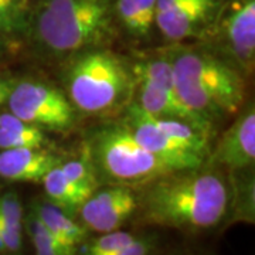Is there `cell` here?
<instances>
[{
  "instance_id": "obj_1",
  "label": "cell",
  "mask_w": 255,
  "mask_h": 255,
  "mask_svg": "<svg viewBox=\"0 0 255 255\" xmlns=\"http://www.w3.org/2000/svg\"><path fill=\"white\" fill-rule=\"evenodd\" d=\"M231 189L216 170H176L145 184L137 194L139 220L146 226L203 233L219 227L230 210Z\"/></svg>"
},
{
  "instance_id": "obj_2",
  "label": "cell",
  "mask_w": 255,
  "mask_h": 255,
  "mask_svg": "<svg viewBox=\"0 0 255 255\" xmlns=\"http://www.w3.org/2000/svg\"><path fill=\"white\" fill-rule=\"evenodd\" d=\"M172 61L174 91L179 100L213 124L214 118L237 115L246 101V82L240 71L216 55L184 50Z\"/></svg>"
},
{
  "instance_id": "obj_3",
  "label": "cell",
  "mask_w": 255,
  "mask_h": 255,
  "mask_svg": "<svg viewBox=\"0 0 255 255\" xmlns=\"http://www.w3.org/2000/svg\"><path fill=\"white\" fill-rule=\"evenodd\" d=\"M114 0H44L36 16L37 41L53 54L100 46L112 33Z\"/></svg>"
},
{
  "instance_id": "obj_4",
  "label": "cell",
  "mask_w": 255,
  "mask_h": 255,
  "mask_svg": "<svg viewBox=\"0 0 255 255\" xmlns=\"http://www.w3.org/2000/svg\"><path fill=\"white\" fill-rule=\"evenodd\" d=\"M65 81L74 108L92 115L119 108L136 87L127 63L107 50H87L77 55Z\"/></svg>"
},
{
  "instance_id": "obj_5",
  "label": "cell",
  "mask_w": 255,
  "mask_h": 255,
  "mask_svg": "<svg viewBox=\"0 0 255 255\" xmlns=\"http://www.w3.org/2000/svg\"><path fill=\"white\" fill-rule=\"evenodd\" d=\"M87 156L100 182L136 190L163 174L176 172L137 142L125 124L104 127L92 135Z\"/></svg>"
},
{
  "instance_id": "obj_6",
  "label": "cell",
  "mask_w": 255,
  "mask_h": 255,
  "mask_svg": "<svg viewBox=\"0 0 255 255\" xmlns=\"http://www.w3.org/2000/svg\"><path fill=\"white\" fill-rule=\"evenodd\" d=\"M6 102L14 117L41 129L68 130L75 122L71 101L46 82L24 80L13 84Z\"/></svg>"
},
{
  "instance_id": "obj_7",
  "label": "cell",
  "mask_w": 255,
  "mask_h": 255,
  "mask_svg": "<svg viewBox=\"0 0 255 255\" xmlns=\"http://www.w3.org/2000/svg\"><path fill=\"white\" fill-rule=\"evenodd\" d=\"M140 145L157 157L172 164L176 170L196 169L203 166L207 152L177 140L164 133L153 124L150 117L137 104H130L124 122Z\"/></svg>"
},
{
  "instance_id": "obj_8",
  "label": "cell",
  "mask_w": 255,
  "mask_h": 255,
  "mask_svg": "<svg viewBox=\"0 0 255 255\" xmlns=\"http://www.w3.org/2000/svg\"><path fill=\"white\" fill-rule=\"evenodd\" d=\"M137 210V193L132 187L110 184L97 189L78 210L80 223L88 231L105 234L121 230Z\"/></svg>"
},
{
  "instance_id": "obj_9",
  "label": "cell",
  "mask_w": 255,
  "mask_h": 255,
  "mask_svg": "<svg viewBox=\"0 0 255 255\" xmlns=\"http://www.w3.org/2000/svg\"><path fill=\"white\" fill-rule=\"evenodd\" d=\"M234 124L220 137L210 162L223 164L233 172L244 170L255 160V111L248 105L238 112Z\"/></svg>"
},
{
  "instance_id": "obj_10",
  "label": "cell",
  "mask_w": 255,
  "mask_h": 255,
  "mask_svg": "<svg viewBox=\"0 0 255 255\" xmlns=\"http://www.w3.org/2000/svg\"><path fill=\"white\" fill-rule=\"evenodd\" d=\"M228 51L246 73L255 63V0H238L223 24Z\"/></svg>"
},
{
  "instance_id": "obj_11",
  "label": "cell",
  "mask_w": 255,
  "mask_h": 255,
  "mask_svg": "<svg viewBox=\"0 0 255 255\" xmlns=\"http://www.w3.org/2000/svg\"><path fill=\"white\" fill-rule=\"evenodd\" d=\"M61 162L46 147H18L0 152V177L9 182L41 183L46 173Z\"/></svg>"
},
{
  "instance_id": "obj_12",
  "label": "cell",
  "mask_w": 255,
  "mask_h": 255,
  "mask_svg": "<svg viewBox=\"0 0 255 255\" xmlns=\"http://www.w3.org/2000/svg\"><path fill=\"white\" fill-rule=\"evenodd\" d=\"M217 0H191L179 7L157 13L155 26L169 41L197 36L216 11Z\"/></svg>"
},
{
  "instance_id": "obj_13",
  "label": "cell",
  "mask_w": 255,
  "mask_h": 255,
  "mask_svg": "<svg viewBox=\"0 0 255 255\" xmlns=\"http://www.w3.org/2000/svg\"><path fill=\"white\" fill-rule=\"evenodd\" d=\"M136 84L139 87V101L136 104L149 115L155 118L176 119L187 122L210 135L213 124L196 114L194 111L189 110L179 100L176 92L167 91L143 81H136Z\"/></svg>"
},
{
  "instance_id": "obj_14",
  "label": "cell",
  "mask_w": 255,
  "mask_h": 255,
  "mask_svg": "<svg viewBox=\"0 0 255 255\" xmlns=\"http://www.w3.org/2000/svg\"><path fill=\"white\" fill-rule=\"evenodd\" d=\"M31 210L44 224V227L57 238V241L63 244L71 254L77 255L78 247L87 240L90 231L80 221H77L75 217L67 214L64 210L46 199L36 201L31 206Z\"/></svg>"
},
{
  "instance_id": "obj_15",
  "label": "cell",
  "mask_w": 255,
  "mask_h": 255,
  "mask_svg": "<svg viewBox=\"0 0 255 255\" xmlns=\"http://www.w3.org/2000/svg\"><path fill=\"white\" fill-rule=\"evenodd\" d=\"M24 213L14 191L0 194V237L6 255H21Z\"/></svg>"
},
{
  "instance_id": "obj_16",
  "label": "cell",
  "mask_w": 255,
  "mask_h": 255,
  "mask_svg": "<svg viewBox=\"0 0 255 255\" xmlns=\"http://www.w3.org/2000/svg\"><path fill=\"white\" fill-rule=\"evenodd\" d=\"M48 143L41 128L27 124L11 112L0 115V150L18 147H46Z\"/></svg>"
},
{
  "instance_id": "obj_17",
  "label": "cell",
  "mask_w": 255,
  "mask_h": 255,
  "mask_svg": "<svg viewBox=\"0 0 255 255\" xmlns=\"http://www.w3.org/2000/svg\"><path fill=\"white\" fill-rule=\"evenodd\" d=\"M157 0H115V16L130 36L149 37L155 26Z\"/></svg>"
},
{
  "instance_id": "obj_18",
  "label": "cell",
  "mask_w": 255,
  "mask_h": 255,
  "mask_svg": "<svg viewBox=\"0 0 255 255\" xmlns=\"http://www.w3.org/2000/svg\"><path fill=\"white\" fill-rule=\"evenodd\" d=\"M43 187L46 193V200L64 210L67 214L77 217L78 210L85 201L84 196L74 187V184L64 174L60 163L50 169L43 177Z\"/></svg>"
},
{
  "instance_id": "obj_19",
  "label": "cell",
  "mask_w": 255,
  "mask_h": 255,
  "mask_svg": "<svg viewBox=\"0 0 255 255\" xmlns=\"http://www.w3.org/2000/svg\"><path fill=\"white\" fill-rule=\"evenodd\" d=\"M60 167L67 179L73 183L74 187L84 196L85 200L100 187L101 182L98 174L87 153L80 159H68L65 162H60Z\"/></svg>"
},
{
  "instance_id": "obj_20",
  "label": "cell",
  "mask_w": 255,
  "mask_h": 255,
  "mask_svg": "<svg viewBox=\"0 0 255 255\" xmlns=\"http://www.w3.org/2000/svg\"><path fill=\"white\" fill-rule=\"evenodd\" d=\"M135 82L143 81L167 91H174L173 65L170 60L157 58L136 63L132 68ZM176 92V91H174Z\"/></svg>"
},
{
  "instance_id": "obj_21",
  "label": "cell",
  "mask_w": 255,
  "mask_h": 255,
  "mask_svg": "<svg viewBox=\"0 0 255 255\" xmlns=\"http://www.w3.org/2000/svg\"><path fill=\"white\" fill-rule=\"evenodd\" d=\"M24 228L34 247L36 255H73L44 227L31 209L24 217Z\"/></svg>"
},
{
  "instance_id": "obj_22",
  "label": "cell",
  "mask_w": 255,
  "mask_h": 255,
  "mask_svg": "<svg viewBox=\"0 0 255 255\" xmlns=\"http://www.w3.org/2000/svg\"><path fill=\"white\" fill-rule=\"evenodd\" d=\"M27 26L23 0H0V34L13 36Z\"/></svg>"
},
{
  "instance_id": "obj_23",
  "label": "cell",
  "mask_w": 255,
  "mask_h": 255,
  "mask_svg": "<svg viewBox=\"0 0 255 255\" xmlns=\"http://www.w3.org/2000/svg\"><path fill=\"white\" fill-rule=\"evenodd\" d=\"M136 237L137 236L135 234L122 230L105 233L90 241L82 255H114L125 248L128 244H130Z\"/></svg>"
},
{
  "instance_id": "obj_24",
  "label": "cell",
  "mask_w": 255,
  "mask_h": 255,
  "mask_svg": "<svg viewBox=\"0 0 255 255\" xmlns=\"http://www.w3.org/2000/svg\"><path fill=\"white\" fill-rule=\"evenodd\" d=\"M156 240L153 237H139L137 236L130 244L122 248L114 255H155Z\"/></svg>"
},
{
  "instance_id": "obj_25",
  "label": "cell",
  "mask_w": 255,
  "mask_h": 255,
  "mask_svg": "<svg viewBox=\"0 0 255 255\" xmlns=\"http://www.w3.org/2000/svg\"><path fill=\"white\" fill-rule=\"evenodd\" d=\"M189 1H191V0H157L156 1V14L167 11V10H172L174 7H179L184 3H189Z\"/></svg>"
},
{
  "instance_id": "obj_26",
  "label": "cell",
  "mask_w": 255,
  "mask_h": 255,
  "mask_svg": "<svg viewBox=\"0 0 255 255\" xmlns=\"http://www.w3.org/2000/svg\"><path fill=\"white\" fill-rule=\"evenodd\" d=\"M11 88H13V82L0 78V105L7 101V97H9Z\"/></svg>"
},
{
  "instance_id": "obj_27",
  "label": "cell",
  "mask_w": 255,
  "mask_h": 255,
  "mask_svg": "<svg viewBox=\"0 0 255 255\" xmlns=\"http://www.w3.org/2000/svg\"><path fill=\"white\" fill-rule=\"evenodd\" d=\"M0 255H6V251H4V244L1 241V237H0Z\"/></svg>"
}]
</instances>
